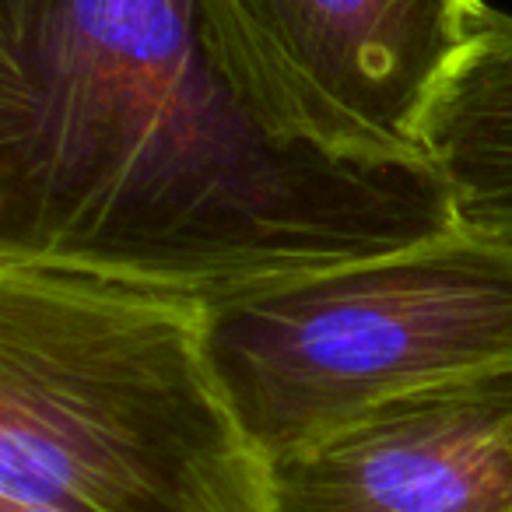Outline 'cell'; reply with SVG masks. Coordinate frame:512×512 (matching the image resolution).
Returning <instances> with one entry per match:
<instances>
[{"label": "cell", "mask_w": 512, "mask_h": 512, "mask_svg": "<svg viewBox=\"0 0 512 512\" xmlns=\"http://www.w3.org/2000/svg\"><path fill=\"white\" fill-rule=\"evenodd\" d=\"M484 0H207L281 134L330 155L414 162L418 123Z\"/></svg>", "instance_id": "277c9868"}, {"label": "cell", "mask_w": 512, "mask_h": 512, "mask_svg": "<svg viewBox=\"0 0 512 512\" xmlns=\"http://www.w3.org/2000/svg\"><path fill=\"white\" fill-rule=\"evenodd\" d=\"M0 498L267 512V456L207 355L204 299L0 264Z\"/></svg>", "instance_id": "7a4b0ae2"}, {"label": "cell", "mask_w": 512, "mask_h": 512, "mask_svg": "<svg viewBox=\"0 0 512 512\" xmlns=\"http://www.w3.org/2000/svg\"><path fill=\"white\" fill-rule=\"evenodd\" d=\"M0 512H60V509H46V505H25V502H11V498H0Z\"/></svg>", "instance_id": "52a82bcc"}, {"label": "cell", "mask_w": 512, "mask_h": 512, "mask_svg": "<svg viewBox=\"0 0 512 512\" xmlns=\"http://www.w3.org/2000/svg\"><path fill=\"white\" fill-rule=\"evenodd\" d=\"M207 355L274 460L425 383L512 365V249L460 228L204 299Z\"/></svg>", "instance_id": "3957f363"}, {"label": "cell", "mask_w": 512, "mask_h": 512, "mask_svg": "<svg viewBox=\"0 0 512 512\" xmlns=\"http://www.w3.org/2000/svg\"><path fill=\"white\" fill-rule=\"evenodd\" d=\"M460 232L512 249V15L481 4L418 123Z\"/></svg>", "instance_id": "8992f818"}, {"label": "cell", "mask_w": 512, "mask_h": 512, "mask_svg": "<svg viewBox=\"0 0 512 512\" xmlns=\"http://www.w3.org/2000/svg\"><path fill=\"white\" fill-rule=\"evenodd\" d=\"M446 228L425 158L281 134L207 0H0V264L207 299Z\"/></svg>", "instance_id": "6da1fadb"}, {"label": "cell", "mask_w": 512, "mask_h": 512, "mask_svg": "<svg viewBox=\"0 0 512 512\" xmlns=\"http://www.w3.org/2000/svg\"><path fill=\"white\" fill-rule=\"evenodd\" d=\"M267 512H512V365L414 386L267 460Z\"/></svg>", "instance_id": "5b68a950"}]
</instances>
